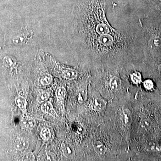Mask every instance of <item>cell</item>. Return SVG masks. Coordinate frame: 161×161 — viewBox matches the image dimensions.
I'll return each instance as SVG.
<instances>
[{
  "label": "cell",
  "mask_w": 161,
  "mask_h": 161,
  "mask_svg": "<svg viewBox=\"0 0 161 161\" xmlns=\"http://www.w3.org/2000/svg\"><path fill=\"white\" fill-rule=\"evenodd\" d=\"M41 109L42 112L44 113L49 114L55 118H58V115L54 109L51 103L49 102L46 101L43 103L41 106Z\"/></svg>",
  "instance_id": "6da1fadb"
},
{
  "label": "cell",
  "mask_w": 161,
  "mask_h": 161,
  "mask_svg": "<svg viewBox=\"0 0 161 161\" xmlns=\"http://www.w3.org/2000/svg\"><path fill=\"white\" fill-rule=\"evenodd\" d=\"M110 88L113 92H118L122 88L121 80L117 77H114L110 81Z\"/></svg>",
  "instance_id": "7a4b0ae2"
},
{
  "label": "cell",
  "mask_w": 161,
  "mask_h": 161,
  "mask_svg": "<svg viewBox=\"0 0 161 161\" xmlns=\"http://www.w3.org/2000/svg\"><path fill=\"white\" fill-rule=\"evenodd\" d=\"M94 150L99 155H103L107 151V148L103 143L99 141L95 142L93 144Z\"/></svg>",
  "instance_id": "3957f363"
},
{
  "label": "cell",
  "mask_w": 161,
  "mask_h": 161,
  "mask_svg": "<svg viewBox=\"0 0 161 161\" xmlns=\"http://www.w3.org/2000/svg\"><path fill=\"white\" fill-rule=\"evenodd\" d=\"M149 44L151 49H159L161 47V38L159 36L157 35L153 36L150 39Z\"/></svg>",
  "instance_id": "277c9868"
},
{
  "label": "cell",
  "mask_w": 161,
  "mask_h": 161,
  "mask_svg": "<svg viewBox=\"0 0 161 161\" xmlns=\"http://www.w3.org/2000/svg\"><path fill=\"white\" fill-rule=\"evenodd\" d=\"M21 125L23 127L31 129L36 125V122L31 117H24L21 122Z\"/></svg>",
  "instance_id": "5b68a950"
},
{
  "label": "cell",
  "mask_w": 161,
  "mask_h": 161,
  "mask_svg": "<svg viewBox=\"0 0 161 161\" xmlns=\"http://www.w3.org/2000/svg\"><path fill=\"white\" fill-rule=\"evenodd\" d=\"M152 122L148 118H145L142 119L140 124V129L143 132L149 131L152 127Z\"/></svg>",
  "instance_id": "8992f818"
},
{
  "label": "cell",
  "mask_w": 161,
  "mask_h": 161,
  "mask_svg": "<svg viewBox=\"0 0 161 161\" xmlns=\"http://www.w3.org/2000/svg\"><path fill=\"white\" fill-rule=\"evenodd\" d=\"M29 142L25 139L19 140L15 144V148L17 150H26L29 146Z\"/></svg>",
  "instance_id": "52a82bcc"
},
{
  "label": "cell",
  "mask_w": 161,
  "mask_h": 161,
  "mask_svg": "<svg viewBox=\"0 0 161 161\" xmlns=\"http://www.w3.org/2000/svg\"><path fill=\"white\" fill-rule=\"evenodd\" d=\"M64 75L66 79L73 80L77 78L78 76V72L76 70L68 69L63 71Z\"/></svg>",
  "instance_id": "ba28073f"
},
{
  "label": "cell",
  "mask_w": 161,
  "mask_h": 161,
  "mask_svg": "<svg viewBox=\"0 0 161 161\" xmlns=\"http://www.w3.org/2000/svg\"><path fill=\"white\" fill-rule=\"evenodd\" d=\"M106 104V102L102 98H97L94 101V108L98 112H100L103 110Z\"/></svg>",
  "instance_id": "9c48e42d"
},
{
  "label": "cell",
  "mask_w": 161,
  "mask_h": 161,
  "mask_svg": "<svg viewBox=\"0 0 161 161\" xmlns=\"http://www.w3.org/2000/svg\"><path fill=\"white\" fill-rule=\"evenodd\" d=\"M99 41L100 43L105 46H108L111 45L113 43V39L110 35H102L99 38Z\"/></svg>",
  "instance_id": "30bf717a"
},
{
  "label": "cell",
  "mask_w": 161,
  "mask_h": 161,
  "mask_svg": "<svg viewBox=\"0 0 161 161\" xmlns=\"http://www.w3.org/2000/svg\"><path fill=\"white\" fill-rule=\"evenodd\" d=\"M15 103L22 110L23 112H26L27 101L26 98L22 96H18L15 100Z\"/></svg>",
  "instance_id": "8fae6325"
},
{
  "label": "cell",
  "mask_w": 161,
  "mask_h": 161,
  "mask_svg": "<svg viewBox=\"0 0 161 161\" xmlns=\"http://www.w3.org/2000/svg\"><path fill=\"white\" fill-rule=\"evenodd\" d=\"M63 154L67 158H72L75 155V150L70 145H66L63 149Z\"/></svg>",
  "instance_id": "7c38bea8"
},
{
  "label": "cell",
  "mask_w": 161,
  "mask_h": 161,
  "mask_svg": "<svg viewBox=\"0 0 161 161\" xmlns=\"http://www.w3.org/2000/svg\"><path fill=\"white\" fill-rule=\"evenodd\" d=\"M96 31L101 35L108 34L110 32L109 27L107 24L101 23L97 26Z\"/></svg>",
  "instance_id": "4fadbf2b"
},
{
  "label": "cell",
  "mask_w": 161,
  "mask_h": 161,
  "mask_svg": "<svg viewBox=\"0 0 161 161\" xmlns=\"http://www.w3.org/2000/svg\"><path fill=\"white\" fill-rule=\"evenodd\" d=\"M53 78L51 75L48 74H44L40 78V82L43 86L48 85L51 83Z\"/></svg>",
  "instance_id": "5bb4252c"
},
{
  "label": "cell",
  "mask_w": 161,
  "mask_h": 161,
  "mask_svg": "<svg viewBox=\"0 0 161 161\" xmlns=\"http://www.w3.org/2000/svg\"><path fill=\"white\" fill-rule=\"evenodd\" d=\"M123 120L124 123L125 125L128 126L131 124V113L130 110L127 108L123 109Z\"/></svg>",
  "instance_id": "9a60e30c"
},
{
  "label": "cell",
  "mask_w": 161,
  "mask_h": 161,
  "mask_svg": "<svg viewBox=\"0 0 161 161\" xmlns=\"http://www.w3.org/2000/svg\"><path fill=\"white\" fill-rule=\"evenodd\" d=\"M87 92L85 90H80L78 91L77 95V99L79 103H83L85 102L87 99Z\"/></svg>",
  "instance_id": "2e32d148"
},
{
  "label": "cell",
  "mask_w": 161,
  "mask_h": 161,
  "mask_svg": "<svg viewBox=\"0 0 161 161\" xmlns=\"http://www.w3.org/2000/svg\"><path fill=\"white\" fill-rule=\"evenodd\" d=\"M3 63L6 66L11 67L15 65L16 63V60L11 57H6L3 60Z\"/></svg>",
  "instance_id": "e0dca14e"
},
{
  "label": "cell",
  "mask_w": 161,
  "mask_h": 161,
  "mask_svg": "<svg viewBox=\"0 0 161 161\" xmlns=\"http://www.w3.org/2000/svg\"><path fill=\"white\" fill-rule=\"evenodd\" d=\"M131 79L135 84L138 85L142 82V76L139 72H135L131 75Z\"/></svg>",
  "instance_id": "ac0fdd59"
},
{
  "label": "cell",
  "mask_w": 161,
  "mask_h": 161,
  "mask_svg": "<svg viewBox=\"0 0 161 161\" xmlns=\"http://www.w3.org/2000/svg\"><path fill=\"white\" fill-rule=\"evenodd\" d=\"M56 96L58 99L63 100L66 95V91L63 87H60L57 89L56 92Z\"/></svg>",
  "instance_id": "d6986e66"
},
{
  "label": "cell",
  "mask_w": 161,
  "mask_h": 161,
  "mask_svg": "<svg viewBox=\"0 0 161 161\" xmlns=\"http://www.w3.org/2000/svg\"><path fill=\"white\" fill-rule=\"evenodd\" d=\"M40 136L43 140L47 141L50 138L51 134L49 129L47 128H44L41 131Z\"/></svg>",
  "instance_id": "ffe728a7"
},
{
  "label": "cell",
  "mask_w": 161,
  "mask_h": 161,
  "mask_svg": "<svg viewBox=\"0 0 161 161\" xmlns=\"http://www.w3.org/2000/svg\"><path fill=\"white\" fill-rule=\"evenodd\" d=\"M49 97V94L48 92H43L40 93L38 95V101L40 103H44L46 102L48 100Z\"/></svg>",
  "instance_id": "44dd1931"
},
{
  "label": "cell",
  "mask_w": 161,
  "mask_h": 161,
  "mask_svg": "<svg viewBox=\"0 0 161 161\" xmlns=\"http://www.w3.org/2000/svg\"><path fill=\"white\" fill-rule=\"evenodd\" d=\"M143 86L148 91H151L154 88V84L152 80L150 79H147L145 80L143 83Z\"/></svg>",
  "instance_id": "7402d4cb"
},
{
  "label": "cell",
  "mask_w": 161,
  "mask_h": 161,
  "mask_svg": "<svg viewBox=\"0 0 161 161\" xmlns=\"http://www.w3.org/2000/svg\"><path fill=\"white\" fill-rule=\"evenodd\" d=\"M149 149L155 152H160L161 148L159 146L155 143H150L149 145Z\"/></svg>",
  "instance_id": "603a6c76"
},
{
  "label": "cell",
  "mask_w": 161,
  "mask_h": 161,
  "mask_svg": "<svg viewBox=\"0 0 161 161\" xmlns=\"http://www.w3.org/2000/svg\"><path fill=\"white\" fill-rule=\"evenodd\" d=\"M74 125L77 127V129H75L73 130L75 132H78V133H80V132H82V131H83L82 127H81L80 125H79V124H74Z\"/></svg>",
  "instance_id": "cb8c5ba5"
},
{
  "label": "cell",
  "mask_w": 161,
  "mask_h": 161,
  "mask_svg": "<svg viewBox=\"0 0 161 161\" xmlns=\"http://www.w3.org/2000/svg\"><path fill=\"white\" fill-rule=\"evenodd\" d=\"M158 71L161 73V64L158 67Z\"/></svg>",
  "instance_id": "d4e9b609"
},
{
  "label": "cell",
  "mask_w": 161,
  "mask_h": 161,
  "mask_svg": "<svg viewBox=\"0 0 161 161\" xmlns=\"http://www.w3.org/2000/svg\"><path fill=\"white\" fill-rule=\"evenodd\" d=\"M157 1L158 2V3H161V0H157Z\"/></svg>",
  "instance_id": "484cf974"
},
{
  "label": "cell",
  "mask_w": 161,
  "mask_h": 161,
  "mask_svg": "<svg viewBox=\"0 0 161 161\" xmlns=\"http://www.w3.org/2000/svg\"><path fill=\"white\" fill-rule=\"evenodd\" d=\"M160 111L161 114V108H160Z\"/></svg>",
  "instance_id": "4316f807"
}]
</instances>
